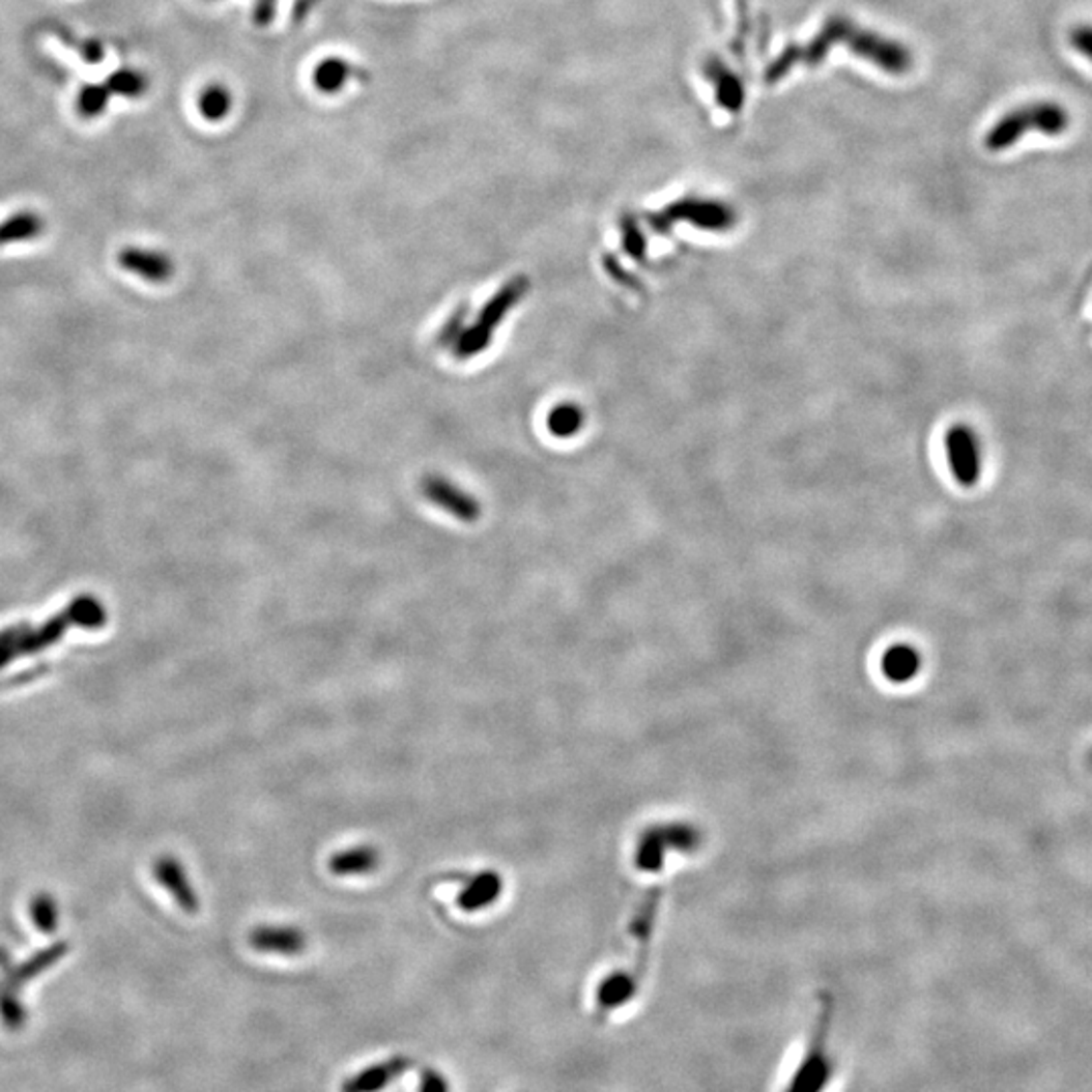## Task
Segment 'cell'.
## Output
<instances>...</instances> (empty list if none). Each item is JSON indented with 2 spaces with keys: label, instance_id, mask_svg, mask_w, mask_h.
Segmentation results:
<instances>
[{
  "label": "cell",
  "instance_id": "cell-28",
  "mask_svg": "<svg viewBox=\"0 0 1092 1092\" xmlns=\"http://www.w3.org/2000/svg\"><path fill=\"white\" fill-rule=\"evenodd\" d=\"M278 0H257L255 4V23L257 25H269L276 15Z\"/></svg>",
  "mask_w": 1092,
  "mask_h": 1092
},
{
  "label": "cell",
  "instance_id": "cell-3",
  "mask_svg": "<svg viewBox=\"0 0 1092 1092\" xmlns=\"http://www.w3.org/2000/svg\"><path fill=\"white\" fill-rule=\"evenodd\" d=\"M834 1002L826 994L820 1000V1011L798 1066L789 1074L781 1092H824L834 1074V1060L830 1056V1026H832Z\"/></svg>",
  "mask_w": 1092,
  "mask_h": 1092
},
{
  "label": "cell",
  "instance_id": "cell-26",
  "mask_svg": "<svg viewBox=\"0 0 1092 1092\" xmlns=\"http://www.w3.org/2000/svg\"><path fill=\"white\" fill-rule=\"evenodd\" d=\"M418 1092H450V1085L446 1076L439 1070L423 1068L420 1074V1091Z\"/></svg>",
  "mask_w": 1092,
  "mask_h": 1092
},
{
  "label": "cell",
  "instance_id": "cell-20",
  "mask_svg": "<svg viewBox=\"0 0 1092 1092\" xmlns=\"http://www.w3.org/2000/svg\"><path fill=\"white\" fill-rule=\"evenodd\" d=\"M110 95L112 93H110V89L106 85H84L80 89L78 102H76L80 116L85 118V120L99 118L106 112L108 104H110Z\"/></svg>",
  "mask_w": 1092,
  "mask_h": 1092
},
{
  "label": "cell",
  "instance_id": "cell-10",
  "mask_svg": "<svg viewBox=\"0 0 1092 1092\" xmlns=\"http://www.w3.org/2000/svg\"><path fill=\"white\" fill-rule=\"evenodd\" d=\"M505 892V879L496 870L476 872L458 894V907L463 913H480L490 909Z\"/></svg>",
  "mask_w": 1092,
  "mask_h": 1092
},
{
  "label": "cell",
  "instance_id": "cell-8",
  "mask_svg": "<svg viewBox=\"0 0 1092 1092\" xmlns=\"http://www.w3.org/2000/svg\"><path fill=\"white\" fill-rule=\"evenodd\" d=\"M423 492L433 505L454 514L462 522H476L480 516V505L476 502V498L452 486L443 478H427L423 484Z\"/></svg>",
  "mask_w": 1092,
  "mask_h": 1092
},
{
  "label": "cell",
  "instance_id": "cell-11",
  "mask_svg": "<svg viewBox=\"0 0 1092 1092\" xmlns=\"http://www.w3.org/2000/svg\"><path fill=\"white\" fill-rule=\"evenodd\" d=\"M65 953H67V945L57 943V945L45 949L41 953H37L35 957H31L23 966L12 967L10 959H8V953L0 949V969L4 973V981L2 983L17 992L21 985H25L27 981H31L33 977H37L39 973H42L47 967L55 966Z\"/></svg>",
  "mask_w": 1092,
  "mask_h": 1092
},
{
  "label": "cell",
  "instance_id": "cell-22",
  "mask_svg": "<svg viewBox=\"0 0 1092 1092\" xmlns=\"http://www.w3.org/2000/svg\"><path fill=\"white\" fill-rule=\"evenodd\" d=\"M31 917L37 924V928L42 932H53L55 926H57V909H55V902L53 898L49 896H37L31 904Z\"/></svg>",
  "mask_w": 1092,
  "mask_h": 1092
},
{
  "label": "cell",
  "instance_id": "cell-24",
  "mask_svg": "<svg viewBox=\"0 0 1092 1092\" xmlns=\"http://www.w3.org/2000/svg\"><path fill=\"white\" fill-rule=\"evenodd\" d=\"M624 246H626V252L630 253L631 257L635 259H643L645 255V241H643V235L639 231V227L635 225L633 219H624Z\"/></svg>",
  "mask_w": 1092,
  "mask_h": 1092
},
{
  "label": "cell",
  "instance_id": "cell-9",
  "mask_svg": "<svg viewBox=\"0 0 1092 1092\" xmlns=\"http://www.w3.org/2000/svg\"><path fill=\"white\" fill-rule=\"evenodd\" d=\"M154 877L156 881L163 884L170 892V896L176 900V904L189 913V915H197L199 913V896H197V890L193 888V884L189 883V877L182 868V864L174 858V856H163L156 860L154 864Z\"/></svg>",
  "mask_w": 1092,
  "mask_h": 1092
},
{
  "label": "cell",
  "instance_id": "cell-16",
  "mask_svg": "<svg viewBox=\"0 0 1092 1092\" xmlns=\"http://www.w3.org/2000/svg\"><path fill=\"white\" fill-rule=\"evenodd\" d=\"M585 425V413L575 403H561L548 413V431L561 439L573 437Z\"/></svg>",
  "mask_w": 1092,
  "mask_h": 1092
},
{
  "label": "cell",
  "instance_id": "cell-2",
  "mask_svg": "<svg viewBox=\"0 0 1092 1092\" xmlns=\"http://www.w3.org/2000/svg\"><path fill=\"white\" fill-rule=\"evenodd\" d=\"M1070 126V114L1056 102H1038L1015 108L1004 114L985 136V146L992 152L1009 150L1028 132H1038L1056 138Z\"/></svg>",
  "mask_w": 1092,
  "mask_h": 1092
},
{
  "label": "cell",
  "instance_id": "cell-4",
  "mask_svg": "<svg viewBox=\"0 0 1092 1092\" xmlns=\"http://www.w3.org/2000/svg\"><path fill=\"white\" fill-rule=\"evenodd\" d=\"M658 233H666L676 221H688L707 231H726L735 225V212L715 201H680L672 207L650 217Z\"/></svg>",
  "mask_w": 1092,
  "mask_h": 1092
},
{
  "label": "cell",
  "instance_id": "cell-7",
  "mask_svg": "<svg viewBox=\"0 0 1092 1092\" xmlns=\"http://www.w3.org/2000/svg\"><path fill=\"white\" fill-rule=\"evenodd\" d=\"M250 945L259 953L295 957L306 949L308 941H306V935L297 926L263 924V926H255L250 932Z\"/></svg>",
  "mask_w": 1092,
  "mask_h": 1092
},
{
  "label": "cell",
  "instance_id": "cell-12",
  "mask_svg": "<svg viewBox=\"0 0 1092 1092\" xmlns=\"http://www.w3.org/2000/svg\"><path fill=\"white\" fill-rule=\"evenodd\" d=\"M118 261H120V265L124 269L136 274L138 278H142L146 282H152V284L169 282L172 274H174V265H172L169 255H165V253L127 248L124 252H120Z\"/></svg>",
  "mask_w": 1092,
  "mask_h": 1092
},
{
  "label": "cell",
  "instance_id": "cell-21",
  "mask_svg": "<svg viewBox=\"0 0 1092 1092\" xmlns=\"http://www.w3.org/2000/svg\"><path fill=\"white\" fill-rule=\"evenodd\" d=\"M0 1019L6 1030H21L27 1022V1011L21 1006L17 992L0 983Z\"/></svg>",
  "mask_w": 1092,
  "mask_h": 1092
},
{
  "label": "cell",
  "instance_id": "cell-25",
  "mask_svg": "<svg viewBox=\"0 0 1092 1092\" xmlns=\"http://www.w3.org/2000/svg\"><path fill=\"white\" fill-rule=\"evenodd\" d=\"M1070 42L1076 53L1092 63V25H1079L1070 33Z\"/></svg>",
  "mask_w": 1092,
  "mask_h": 1092
},
{
  "label": "cell",
  "instance_id": "cell-23",
  "mask_svg": "<svg viewBox=\"0 0 1092 1092\" xmlns=\"http://www.w3.org/2000/svg\"><path fill=\"white\" fill-rule=\"evenodd\" d=\"M915 670H917V660H915L913 652L896 650V652L888 654V658H886V672H888V676H892V678H909Z\"/></svg>",
  "mask_w": 1092,
  "mask_h": 1092
},
{
  "label": "cell",
  "instance_id": "cell-13",
  "mask_svg": "<svg viewBox=\"0 0 1092 1092\" xmlns=\"http://www.w3.org/2000/svg\"><path fill=\"white\" fill-rule=\"evenodd\" d=\"M380 864V852L375 845H354L333 854L328 868L335 877H365L375 872Z\"/></svg>",
  "mask_w": 1092,
  "mask_h": 1092
},
{
  "label": "cell",
  "instance_id": "cell-15",
  "mask_svg": "<svg viewBox=\"0 0 1092 1092\" xmlns=\"http://www.w3.org/2000/svg\"><path fill=\"white\" fill-rule=\"evenodd\" d=\"M42 231V219L37 212H17L0 223V246L29 241L39 237Z\"/></svg>",
  "mask_w": 1092,
  "mask_h": 1092
},
{
  "label": "cell",
  "instance_id": "cell-19",
  "mask_svg": "<svg viewBox=\"0 0 1092 1092\" xmlns=\"http://www.w3.org/2000/svg\"><path fill=\"white\" fill-rule=\"evenodd\" d=\"M106 87L114 95H122V97H127V99H138L140 95L146 93L148 80L136 69H118L112 76H108Z\"/></svg>",
  "mask_w": 1092,
  "mask_h": 1092
},
{
  "label": "cell",
  "instance_id": "cell-14",
  "mask_svg": "<svg viewBox=\"0 0 1092 1092\" xmlns=\"http://www.w3.org/2000/svg\"><path fill=\"white\" fill-rule=\"evenodd\" d=\"M528 292V280L526 278H516L512 282H508L505 288L494 295L488 306H484L480 318H478V326L492 333L505 318L506 314L510 312V308L520 301L524 294Z\"/></svg>",
  "mask_w": 1092,
  "mask_h": 1092
},
{
  "label": "cell",
  "instance_id": "cell-5",
  "mask_svg": "<svg viewBox=\"0 0 1092 1092\" xmlns=\"http://www.w3.org/2000/svg\"><path fill=\"white\" fill-rule=\"evenodd\" d=\"M945 448L955 480L966 488H973L981 478V448L975 431L967 425L951 427Z\"/></svg>",
  "mask_w": 1092,
  "mask_h": 1092
},
{
  "label": "cell",
  "instance_id": "cell-27",
  "mask_svg": "<svg viewBox=\"0 0 1092 1092\" xmlns=\"http://www.w3.org/2000/svg\"><path fill=\"white\" fill-rule=\"evenodd\" d=\"M462 324L463 310H460V312H456V314L450 318V322L443 326V331H441V335H439L441 344H454V342H458V338L462 337L463 333Z\"/></svg>",
  "mask_w": 1092,
  "mask_h": 1092
},
{
  "label": "cell",
  "instance_id": "cell-1",
  "mask_svg": "<svg viewBox=\"0 0 1092 1092\" xmlns=\"http://www.w3.org/2000/svg\"><path fill=\"white\" fill-rule=\"evenodd\" d=\"M104 624H106L104 605L89 595L78 597L65 611H61L57 617H53L39 630L10 628V630L0 631V666H4L12 658L35 654L42 648L55 643L71 626L102 628Z\"/></svg>",
  "mask_w": 1092,
  "mask_h": 1092
},
{
  "label": "cell",
  "instance_id": "cell-6",
  "mask_svg": "<svg viewBox=\"0 0 1092 1092\" xmlns=\"http://www.w3.org/2000/svg\"><path fill=\"white\" fill-rule=\"evenodd\" d=\"M413 1068V1060L407 1056H391L375 1064L365 1066L342 1083L340 1092H382L389 1089L401 1074Z\"/></svg>",
  "mask_w": 1092,
  "mask_h": 1092
},
{
  "label": "cell",
  "instance_id": "cell-29",
  "mask_svg": "<svg viewBox=\"0 0 1092 1092\" xmlns=\"http://www.w3.org/2000/svg\"><path fill=\"white\" fill-rule=\"evenodd\" d=\"M1091 763H1092V755H1091Z\"/></svg>",
  "mask_w": 1092,
  "mask_h": 1092
},
{
  "label": "cell",
  "instance_id": "cell-17",
  "mask_svg": "<svg viewBox=\"0 0 1092 1092\" xmlns=\"http://www.w3.org/2000/svg\"><path fill=\"white\" fill-rule=\"evenodd\" d=\"M231 106H233L231 91L223 85H209L199 95L201 116L209 122H221L223 118H227L231 112Z\"/></svg>",
  "mask_w": 1092,
  "mask_h": 1092
},
{
  "label": "cell",
  "instance_id": "cell-18",
  "mask_svg": "<svg viewBox=\"0 0 1092 1092\" xmlns=\"http://www.w3.org/2000/svg\"><path fill=\"white\" fill-rule=\"evenodd\" d=\"M348 78H350V65L344 59L328 57V59L318 63V67L314 71V85L320 91L335 93V91L344 87V84L348 82Z\"/></svg>",
  "mask_w": 1092,
  "mask_h": 1092
}]
</instances>
